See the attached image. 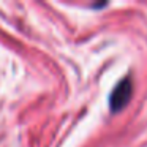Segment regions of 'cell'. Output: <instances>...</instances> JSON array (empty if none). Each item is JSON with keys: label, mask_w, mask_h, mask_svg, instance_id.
Returning <instances> with one entry per match:
<instances>
[{"label": "cell", "mask_w": 147, "mask_h": 147, "mask_svg": "<svg viewBox=\"0 0 147 147\" xmlns=\"http://www.w3.org/2000/svg\"><path fill=\"white\" fill-rule=\"evenodd\" d=\"M133 95V82L130 78H123L117 86L112 89L111 96H109V106L112 112H119L128 105Z\"/></svg>", "instance_id": "1"}]
</instances>
